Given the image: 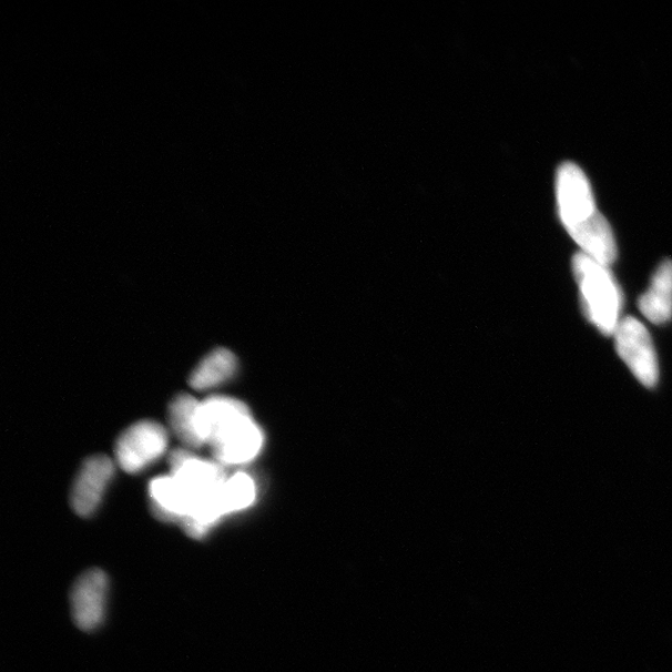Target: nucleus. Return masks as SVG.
I'll return each instance as SVG.
<instances>
[{
  "mask_svg": "<svg viewBox=\"0 0 672 672\" xmlns=\"http://www.w3.org/2000/svg\"><path fill=\"white\" fill-rule=\"evenodd\" d=\"M560 221L582 253L609 267L617 259L612 227L595 206L592 186L582 169L566 162L557 173Z\"/></svg>",
  "mask_w": 672,
  "mask_h": 672,
  "instance_id": "nucleus-1",
  "label": "nucleus"
},
{
  "mask_svg": "<svg viewBox=\"0 0 672 672\" xmlns=\"http://www.w3.org/2000/svg\"><path fill=\"white\" fill-rule=\"evenodd\" d=\"M573 273L587 319L604 335H614L621 322L623 293L604 264L576 254Z\"/></svg>",
  "mask_w": 672,
  "mask_h": 672,
  "instance_id": "nucleus-2",
  "label": "nucleus"
},
{
  "mask_svg": "<svg viewBox=\"0 0 672 672\" xmlns=\"http://www.w3.org/2000/svg\"><path fill=\"white\" fill-rule=\"evenodd\" d=\"M614 336L621 360L641 384L654 388L659 380V364L645 325L633 317L621 319Z\"/></svg>",
  "mask_w": 672,
  "mask_h": 672,
  "instance_id": "nucleus-3",
  "label": "nucleus"
},
{
  "mask_svg": "<svg viewBox=\"0 0 672 672\" xmlns=\"http://www.w3.org/2000/svg\"><path fill=\"white\" fill-rule=\"evenodd\" d=\"M167 445L169 436L164 427L154 421H141L119 437L116 460L122 470L136 474L157 460L166 451Z\"/></svg>",
  "mask_w": 672,
  "mask_h": 672,
  "instance_id": "nucleus-4",
  "label": "nucleus"
},
{
  "mask_svg": "<svg viewBox=\"0 0 672 672\" xmlns=\"http://www.w3.org/2000/svg\"><path fill=\"white\" fill-rule=\"evenodd\" d=\"M263 445V435L251 414L241 417L211 444L213 455L221 466L247 464L256 457Z\"/></svg>",
  "mask_w": 672,
  "mask_h": 672,
  "instance_id": "nucleus-5",
  "label": "nucleus"
},
{
  "mask_svg": "<svg viewBox=\"0 0 672 672\" xmlns=\"http://www.w3.org/2000/svg\"><path fill=\"white\" fill-rule=\"evenodd\" d=\"M114 472V464L108 456L88 458L80 468L71 492V506L77 515L89 517L96 511Z\"/></svg>",
  "mask_w": 672,
  "mask_h": 672,
  "instance_id": "nucleus-6",
  "label": "nucleus"
},
{
  "mask_svg": "<svg viewBox=\"0 0 672 672\" xmlns=\"http://www.w3.org/2000/svg\"><path fill=\"white\" fill-rule=\"evenodd\" d=\"M108 594V577L101 570H91L78 580L71 594V605L77 625L81 630H94L104 619Z\"/></svg>",
  "mask_w": 672,
  "mask_h": 672,
  "instance_id": "nucleus-7",
  "label": "nucleus"
},
{
  "mask_svg": "<svg viewBox=\"0 0 672 672\" xmlns=\"http://www.w3.org/2000/svg\"><path fill=\"white\" fill-rule=\"evenodd\" d=\"M250 414L246 405L231 397L213 396L201 403L197 424L203 444L211 445L232 424Z\"/></svg>",
  "mask_w": 672,
  "mask_h": 672,
  "instance_id": "nucleus-8",
  "label": "nucleus"
},
{
  "mask_svg": "<svg viewBox=\"0 0 672 672\" xmlns=\"http://www.w3.org/2000/svg\"><path fill=\"white\" fill-rule=\"evenodd\" d=\"M639 309L653 324H665L672 318V261L660 264L649 289L639 299Z\"/></svg>",
  "mask_w": 672,
  "mask_h": 672,
  "instance_id": "nucleus-9",
  "label": "nucleus"
},
{
  "mask_svg": "<svg viewBox=\"0 0 672 672\" xmlns=\"http://www.w3.org/2000/svg\"><path fill=\"white\" fill-rule=\"evenodd\" d=\"M237 370V360L227 349H216L206 356L190 376L195 390H208L230 380Z\"/></svg>",
  "mask_w": 672,
  "mask_h": 672,
  "instance_id": "nucleus-10",
  "label": "nucleus"
},
{
  "mask_svg": "<svg viewBox=\"0 0 672 672\" xmlns=\"http://www.w3.org/2000/svg\"><path fill=\"white\" fill-rule=\"evenodd\" d=\"M200 405L195 397L186 394L179 395L170 406V425L177 439L187 447L200 448L203 445L198 432Z\"/></svg>",
  "mask_w": 672,
  "mask_h": 672,
  "instance_id": "nucleus-11",
  "label": "nucleus"
},
{
  "mask_svg": "<svg viewBox=\"0 0 672 672\" xmlns=\"http://www.w3.org/2000/svg\"><path fill=\"white\" fill-rule=\"evenodd\" d=\"M150 497L155 515L161 519H185L186 503L173 476L155 478L150 485Z\"/></svg>",
  "mask_w": 672,
  "mask_h": 672,
  "instance_id": "nucleus-12",
  "label": "nucleus"
},
{
  "mask_svg": "<svg viewBox=\"0 0 672 672\" xmlns=\"http://www.w3.org/2000/svg\"><path fill=\"white\" fill-rule=\"evenodd\" d=\"M256 498V486L246 474H236L224 482L221 490V502L224 515L248 508Z\"/></svg>",
  "mask_w": 672,
  "mask_h": 672,
  "instance_id": "nucleus-13",
  "label": "nucleus"
}]
</instances>
